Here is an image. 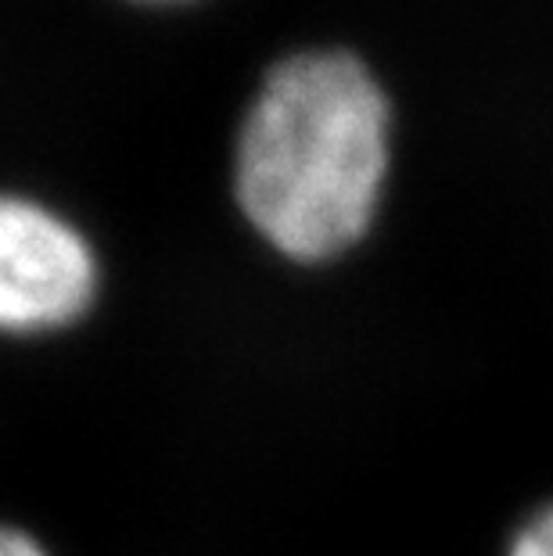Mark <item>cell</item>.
<instances>
[{
	"label": "cell",
	"instance_id": "1",
	"mask_svg": "<svg viewBox=\"0 0 553 556\" xmlns=\"http://www.w3.org/2000/svg\"><path fill=\"white\" fill-rule=\"evenodd\" d=\"M392 109L370 65L341 47L277 58L241 109L230 155L234 205L291 263H331L378 216Z\"/></svg>",
	"mask_w": 553,
	"mask_h": 556
},
{
	"label": "cell",
	"instance_id": "2",
	"mask_svg": "<svg viewBox=\"0 0 553 556\" xmlns=\"http://www.w3.org/2000/svg\"><path fill=\"white\" fill-rule=\"evenodd\" d=\"M101 263L65 212L0 191V334H54L90 313Z\"/></svg>",
	"mask_w": 553,
	"mask_h": 556
},
{
	"label": "cell",
	"instance_id": "3",
	"mask_svg": "<svg viewBox=\"0 0 553 556\" xmlns=\"http://www.w3.org/2000/svg\"><path fill=\"white\" fill-rule=\"evenodd\" d=\"M511 556H553V506L514 539Z\"/></svg>",
	"mask_w": 553,
	"mask_h": 556
},
{
	"label": "cell",
	"instance_id": "4",
	"mask_svg": "<svg viewBox=\"0 0 553 556\" xmlns=\"http://www.w3.org/2000/svg\"><path fill=\"white\" fill-rule=\"evenodd\" d=\"M0 556H47L37 539H29L26 531L0 525Z\"/></svg>",
	"mask_w": 553,
	"mask_h": 556
},
{
	"label": "cell",
	"instance_id": "5",
	"mask_svg": "<svg viewBox=\"0 0 553 556\" xmlns=\"http://www.w3.org/2000/svg\"><path fill=\"white\" fill-rule=\"evenodd\" d=\"M126 4H134V8H144V11H176V8H187V4H194V0H126Z\"/></svg>",
	"mask_w": 553,
	"mask_h": 556
}]
</instances>
